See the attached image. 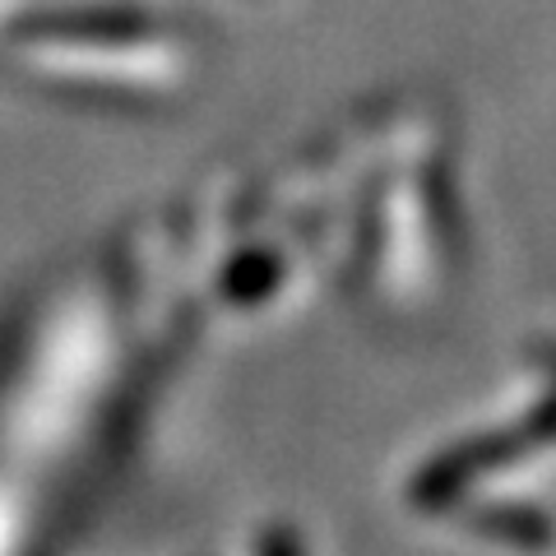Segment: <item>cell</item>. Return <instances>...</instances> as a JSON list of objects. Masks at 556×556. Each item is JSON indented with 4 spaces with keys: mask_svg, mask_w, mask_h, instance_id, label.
<instances>
[{
    "mask_svg": "<svg viewBox=\"0 0 556 556\" xmlns=\"http://www.w3.org/2000/svg\"><path fill=\"white\" fill-rule=\"evenodd\" d=\"M269 556H292V547L283 543V538H274V543H269Z\"/></svg>",
    "mask_w": 556,
    "mask_h": 556,
    "instance_id": "1",
    "label": "cell"
}]
</instances>
